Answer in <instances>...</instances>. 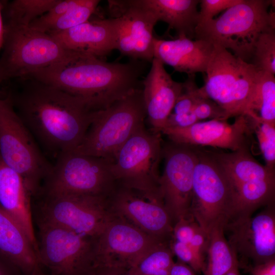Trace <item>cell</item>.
Here are the masks:
<instances>
[{
  "label": "cell",
  "mask_w": 275,
  "mask_h": 275,
  "mask_svg": "<svg viewBox=\"0 0 275 275\" xmlns=\"http://www.w3.org/2000/svg\"><path fill=\"white\" fill-rule=\"evenodd\" d=\"M254 112L263 121L275 123V77L259 71V79L253 101Z\"/></svg>",
  "instance_id": "obj_29"
},
{
  "label": "cell",
  "mask_w": 275,
  "mask_h": 275,
  "mask_svg": "<svg viewBox=\"0 0 275 275\" xmlns=\"http://www.w3.org/2000/svg\"><path fill=\"white\" fill-rule=\"evenodd\" d=\"M179 35L191 39L198 21L199 0H134Z\"/></svg>",
  "instance_id": "obj_24"
},
{
  "label": "cell",
  "mask_w": 275,
  "mask_h": 275,
  "mask_svg": "<svg viewBox=\"0 0 275 275\" xmlns=\"http://www.w3.org/2000/svg\"><path fill=\"white\" fill-rule=\"evenodd\" d=\"M19 271L0 252V275H17Z\"/></svg>",
  "instance_id": "obj_43"
},
{
  "label": "cell",
  "mask_w": 275,
  "mask_h": 275,
  "mask_svg": "<svg viewBox=\"0 0 275 275\" xmlns=\"http://www.w3.org/2000/svg\"><path fill=\"white\" fill-rule=\"evenodd\" d=\"M79 2V0H60L49 11L32 22L29 26L34 30L46 33L56 21L76 6Z\"/></svg>",
  "instance_id": "obj_34"
},
{
  "label": "cell",
  "mask_w": 275,
  "mask_h": 275,
  "mask_svg": "<svg viewBox=\"0 0 275 275\" xmlns=\"http://www.w3.org/2000/svg\"><path fill=\"white\" fill-rule=\"evenodd\" d=\"M203 97L195 82V75H188L183 82L182 89L171 113L182 114L192 111L198 101Z\"/></svg>",
  "instance_id": "obj_33"
},
{
  "label": "cell",
  "mask_w": 275,
  "mask_h": 275,
  "mask_svg": "<svg viewBox=\"0 0 275 275\" xmlns=\"http://www.w3.org/2000/svg\"><path fill=\"white\" fill-rule=\"evenodd\" d=\"M17 79L19 89L6 96L41 149L56 158L78 147L99 111L81 97L33 78Z\"/></svg>",
  "instance_id": "obj_1"
},
{
  "label": "cell",
  "mask_w": 275,
  "mask_h": 275,
  "mask_svg": "<svg viewBox=\"0 0 275 275\" xmlns=\"http://www.w3.org/2000/svg\"><path fill=\"white\" fill-rule=\"evenodd\" d=\"M2 10V5L0 3V50L2 48L4 34V22Z\"/></svg>",
  "instance_id": "obj_45"
},
{
  "label": "cell",
  "mask_w": 275,
  "mask_h": 275,
  "mask_svg": "<svg viewBox=\"0 0 275 275\" xmlns=\"http://www.w3.org/2000/svg\"><path fill=\"white\" fill-rule=\"evenodd\" d=\"M162 147L160 132L147 129L145 124L141 126L122 146L113 162L112 172L117 184L149 200L163 202L159 173Z\"/></svg>",
  "instance_id": "obj_7"
},
{
  "label": "cell",
  "mask_w": 275,
  "mask_h": 275,
  "mask_svg": "<svg viewBox=\"0 0 275 275\" xmlns=\"http://www.w3.org/2000/svg\"><path fill=\"white\" fill-rule=\"evenodd\" d=\"M38 259L48 275H95V238L38 222Z\"/></svg>",
  "instance_id": "obj_11"
},
{
  "label": "cell",
  "mask_w": 275,
  "mask_h": 275,
  "mask_svg": "<svg viewBox=\"0 0 275 275\" xmlns=\"http://www.w3.org/2000/svg\"><path fill=\"white\" fill-rule=\"evenodd\" d=\"M107 202L114 215L147 235L163 242L172 240L174 223L163 202L149 200L117 184Z\"/></svg>",
  "instance_id": "obj_16"
},
{
  "label": "cell",
  "mask_w": 275,
  "mask_h": 275,
  "mask_svg": "<svg viewBox=\"0 0 275 275\" xmlns=\"http://www.w3.org/2000/svg\"><path fill=\"white\" fill-rule=\"evenodd\" d=\"M60 0H14L5 9L4 24L17 26H29Z\"/></svg>",
  "instance_id": "obj_27"
},
{
  "label": "cell",
  "mask_w": 275,
  "mask_h": 275,
  "mask_svg": "<svg viewBox=\"0 0 275 275\" xmlns=\"http://www.w3.org/2000/svg\"><path fill=\"white\" fill-rule=\"evenodd\" d=\"M0 155L22 177L32 197L39 193L51 164L16 112L7 96H0Z\"/></svg>",
  "instance_id": "obj_8"
},
{
  "label": "cell",
  "mask_w": 275,
  "mask_h": 275,
  "mask_svg": "<svg viewBox=\"0 0 275 275\" xmlns=\"http://www.w3.org/2000/svg\"><path fill=\"white\" fill-rule=\"evenodd\" d=\"M151 63L142 81L143 98L151 129L161 133L181 93L183 82L173 80L158 59L154 58Z\"/></svg>",
  "instance_id": "obj_19"
},
{
  "label": "cell",
  "mask_w": 275,
  "mask_h": 275,
  "mask_svg": "<svg viewBox=\"0 0 275 275\" xmlns=\"http://www.w3.org/2000/svg\"><path fill=\"white\" fill-rule=\"evenodd\" d=\"M272 1L241 0L216 18L197 25L195 37L230 50L251 63L259 36L275 29V15L268 8Z\"/></svg>",
  "instance_id": "obj_3"
},
{
  "label": "cell",
  "mask_w": 275,
  "mask_h": 275,
  "mask_svg": "<svg viewBox=\"0 0 275 275\" xmlns=\"http://www.w3.org/2000/svg\"><path fill=\"white\" fill-rule=\"evenodd\" d=\"M145 61H104L85 54L76 59L41 69L28 77L89 101L104 109L140 87Z\"/></svg>",
  "instance_id": "obj_2"
},
{
  "label": "cell",
  "mask_w": 275,
  "mask_h": 275,
  "mask_svg": "<svg viewBox=\"0 0 275 275\" xmlns=\"http://www.w3.org/2000/svg\"><path fill=\"white\" fill-rule=\"evenodd\" d=\"M254 132L251 118L236 117L233 123L227 120L212 119L200 121L185 128H167L161 133L170 141L192 146H211L236 151L250 150Z\"/></svg>",
  "instance_id": "obj_17"
},
{
  "label": "cell",
  "mask_w": 275,
  "mask_h": 275,
  "mask_svg": "<svg viewBox=\"0 0 275 275\" xmlns=\"http://www.w3.org/2000/svg\"><path fill=\"white\" fill-rule=\"evenodd\" d=\"M162 157L164 169L160 176V190L174 225L191 214L193 174L198 149L170 141L162 145Z\"/></svg>",
  "instance_id": "obj_13"
},
{
  "label": "cell",
  "mask_w": 275,
  "mask_h": 275,
  "mask_svg": "<svg viewBox=\"0 0 275 275\" xmlns=\"http://www.w3.org/2000/svg\"><path fill=\"white\" fill-rule=\"evenodd\" d=\"M192 111L199 121L206 119L227 120L226 112L214 101L204 97L196 103Z\"/></svg>",
  "instance_id": "obj_37"
},
{
  "label": "cell",
  "mask_w": 275,
  "mask_h": 275,
  "mask_svg": "<svg viewBox=\"0 0 275 275\" xmlns=\"http://www.w3.org/2000/svg\"><path fill=\"white\" fill-rule=\"evenodd\" d=\"M258 71L275 74V31L263 32L255 44L251 62Z\"/></svg>",
  "instance_id": "obj_31"
},
{
  "label": "cell",
  "mask_w": 275,
  "mask_h": 275,
  "mask_svg": "<svg viewBox=\"0 0 275 275\" xmlns=\"http://www.w3.org/2000/svg\"><path fill=\"white\" fill-rule=\"evenodd\" d=\"M0 252L20 272L31 275L40 265L37 253L18 223L0 205Z\"/></svg>",
  "instance_id": "obj_23"
},
{
  "label": "cell",
  "mask_w": 275,
  "mask_h": 275,
  "mask_svg": "<svg viewBox=\"0 0 275 275\" xmlns=\"http://www.w3.org/2000/svg\"><path fill=\"white\" fill-rule=\"evenodd\" d=\"M147 117L142 88L99 111L80 145L73 151L114 161L124 144Z\"/></svg>",
  "instance_id": "obj_6"
},
{
  "label": "cell",
  "mask_w": 275,
  "mask_h": 275,
  "mask_svg": "<svg viewBox=\"0 0 275 275\" xmlns=\"http://www.w3.org/2000/svg\"><path fill=\"white\" fill-rule=\"evenodd\" d=\"M208 243V233L199 226L188 244L199 257L205 260Z\"/></svg>",
  "instance_id": "obj_39"
},
{
  "label": "cell",
  "mask_w": 275,
  "mask_h": 275,
  "mask_svg": "<svg viewBox=\"0 0 275 275\" xmlns=\"http://www.w3.org/2000/svg\"><path fill=\"white\" fill-rule=\"evenodd\" d=\"M100 2L98 0H79L76 6L56 21L46 33L49 35L59 33L86 22L95 12Z\"/></svg>",
  "instance_id": "obj_30"
},
{
  "label": "cell",
  "mask_w": 275,
  "mask_h": 275,
  "mask_svg": "<svg viewBox=\"0 0 275 275\" xmlns=\"http://www.w3.org/2000/svg\"><path fill=\"white\" fill-rule=\"evenodd\" d=\"M66 48L97 58L116 49L115 18L90 21L65 31L50 35Z\"/></svg>",
  "instance_id": "obj_21"
},
{
  "label": "cell",
  "mask_w": 275,
  "mask_h": 275,
  "mask_svg": "<svg viewBox=\"0 0 275 275\" xmlns=\"http://www.w3.org/2000/svg\"><path fill=\"white\" fill-rule=\"evenodd\" d=\"M31 275H48L43 271L40 265H38L33 271Z\"/></svg>",
  "instance_id": "obj_47"
},
{
  "label": "cell",
  "mask_w": 275,
  "mask_h": 275,
  "mask_svg": "<svg viewBox=\"0 0 275 275\" xmlns=\"http://www.w3.org/2000/svg\"><path fill=\"white\" fill-rule=\"evenodd\" d=\"M199 226L191 213L180 219L174 224L172 239L188 244Z\"/></svg>",
  "instance_id": "obj_38"
},
{
  "label": "cell",
  "mask_w": 275,
  "mask_h": 275,
  "mask_svg": "<svg viewBox=\"0 0 275 275\" xmlns=\"http://www.w3.org/2000/svg\"><path fill=\"white\" fill-rule=\"evenodd\" d=\"M159 241L123 218L115 215L95 237L97 269L128 270ZM170 243V242H167Z\"/></svg>",
  "instance_id": "obj_14"
},
{
  "label": "cell",
  "mask_w": 275,
  "mask_h": 275,
  "mask_svg": "<svg viewBox=\"0 0 275 275\" xmlns=\"http://www.w3.org/2000/svg\"><path fill=\"white\" fill-rule=\"evenodd\" d=\"M170 275H195V271L188 265L178 260L172 267Z\"/></svg>",
  "instance_id": "obj_42"
},
{
  "label": "cell",
  "mask_w": 275,
  "mask_h": 275,
  "mask_svg": "<svg viewBox=\"0 0 275 275\" xmlns=\"http://www.w3.org/2000/svg\"><path fill=\"white\" fill-rule=\"evenodd\" d=\"M229 233L228 241L237 257L252 260L254 264L275 259L274 204L254 216H237L224 227Z\"/></svg>",
  "instance_id": "obj_18"
},
{
  "label": "cell",
  "mask_w": 275,
  "mask_h": 275,
  "mask_svg": "<svg viewBox=\"0 0 275 275\" xmlns=\"http://www.w3.org/2000/svg\"><path fill=\"white\" fill-rule=\"evenodd\" d=\"M251 118L254 132L257 135L260 148L266 163L265 166L274 170L275 123L261 120L259 117H251Z\"/></svg>",
  "instance_id": "obj_32"
},
{
  "label": "cell",
  "mask_w": 275,
  "mask_h": 275,
  "mask_svg": "<svg viewBox=\"0 0 275 275\" xmlns=\"http://www.w3.org/2000/svg\"><path fill=\"white\" fill-rule=\"evenodd\" d=\"M32 197L22 177L6 163L0 155V205L20 226L38 253Z\"/></svg>",
  "instance_id": "obj_22"
},
{
  "label": "cell",
  "mask_w": 275,
  "mask_h": 275,
  "mask_svg": "<svg viewBox=\"0 0 275 275\" xmlns=\"http://www.w3.org/2000/svg\"><path fill=\"white\" fill-rule=\"evenodd\" d=\"M200 121L193 111L182 114L171 113L167 120L164 128H185L190 126Z\"/></svg>",
  "instance_id": "obj_40"
},
{
  "label": "cell",
  "mask_w": 275,
  "mask_h": 275,
  "mask_svg": "<svg viewBox=\"0 0 275 275\" xmlns=\"http://www.w3.org/2000/svg\"><path fill=\"white\" fill-rule=\"evenodd\" d=\"M38 222L58 226L91 237H97L115 217L107 198L75 194L37 197Z\"/></svg>",
  "instance_id": "obj_12"
},
{
  "label": "cell",
  "mask_w": 275,
  "mask_h": 275,
  "mask_svg": "<svg viewBox=\"0 0 275 275\" xmlns=\"http://www.w3.org/2000/svg\"><path fill=\"white\" fill-rule=\"evenodd\" d=\"M213 50L214 45L210 42L193 40L185 35L171 40L154 39V58L188 75L205 73Z\"/></svg>",
  "instance_id": "obj_20"
},
{
  "label": "cell",
  "mask_w": 275,
  "mask_h": 275,
  "mask_svg": "<svg viewBox=\"0 0 275 275\" xmlns=\"http://www.w3.org/2000/svg\"><path fill=\"white\" fill-rule=\"evenodd\" d=\"M170 245L174 255L179 260L188 265L195 272H204L206 267L205 260L199 257L188 244L172 239Z\"/></svg>",
  "instance_id": "obj_35"
},
{
  "label": "cell",
  "mask_w": 275,
  "mask_h": 275,
  "mask_svg": "<svg viewBox=\"0 0 275 275\" xmlns=\"http://www.w3.org/2000/svg\"><path fill=\"white\" fill-rule=\"evenodd\" d=\"M211 153L225 172L234 191L243 184L275 178L274 170L258 162L250 150Z\"/></svg>",
  "instance_id": "obj_25"
},
{
  "label": "cell",
  "mask_w": 275,
  "mask_h": 275,
  "mask_svg": "<svg viewBox=\"0 0 275 275\" xmlns=\"http://www.w3.org/2000/svg\"><path fill=\"white\" fill-rule=\"evenodd\" d=\"M239 263L235 265L231 269L224 275H240L239 271Z\"/></svg>",
  "instance_id": "obj_46"
},
{
  "label": "cell",
  "mask_w": 275,
  "mask_h": 275,
  "mask_svg": "<svg viewBox=\"0 0 275 275\" xmlns=\"http://www.w3.org/2000/svg\"><path fill=\"white\" fill-rule=\"evenodd\" d=\"M224 227L223 224H216L208 232L205 275H224L238 263L236 254L225 235Z\"/></svg>",
  "instance_id": "obj_26"
},
{
  "label": "cell",
  "mask_w": 275,
  "mask_h": 275,
  "mask_svg": "<svg viewBox=\"0 0 275 275\" xmlns=\"http://www.w3.org/2000/svg\"><path fill=\"white\" fill-rule=\"evenodd\" d=\"M2 48L0 83L88 54L67 49L52 36L29 26L5 24Z\"/></svg>",
  "instance_id": "obj_5"
},
{
  "label": "cell",
  "mask_w": 275,
  "mask_h": 275,
  "mask_svg": "<svg viewBox=\"0 0 275 275\" xmlns=\"http://www.w3.org/2000/svg\"><path fill=\"white\" fill-rule=\"evenodd\" d=\"M206 70L205 84L199 88L201 96L219 105L229 118L257 116L253 109L259 71L251 63L218 45Z\"/></svg>",
  "instance_id": "obj_4"
},
{
  "label": "cell",
  "mask_w": 275,
  "mask_h": 275,
  "mask_svg": "<svg viewBox=\"0 0 275 275\" xmlns=\"http://www.w3.org/2000/svg\"><path fill=\"white\" fill-rule=\"evenodd\" d=\"M190 212L208 233L216 224L225 226L236 213L235 193L225 172L211 153L199 150L193 174Z\"/></svg>",
  "instance_id": "obj_10"
},
{
  "label": "cell",
  "mask_w": 275,
  "mask_h": 275,
  "mask_svg": "<svg viewBox=\"0 0 275 275\" xmlns=\"http://www.w3.org/2000/svg\"><path fill=\"white\" fill-rule=\"evenodd\" d=\"M241 0H202L200 1L198 25L213 19L219 12L239 3Z\"/></svg>",
  "instance_id": "obj_36"
},
{
  "label": "cell",
  "mask_w": 275,
  "mask_h": 275,
  "mask_svg": "<svg viewBox=\"0 0 275 275\" xmlns=\"http://www.w3.org/2000/svg\"><path fill=\"white\" fill-rule=\"evenodd\" d=\"M95 275H132L127 270L101 267L96 270Z\"/></svg>",
  "instance_id": "obj_44"
},
{
  "label": "cell",
  "mask_w": 275,
  "mask_h": 275,
  "mask_svg": "<svg viewBox=\"0 0 275 275\" xmlns=\"http://www.w3.org/2000/svg\"><path fill=\"white\" fill-rule=\"evenodd\" d=\"M251 275H275V259L248 267Z\"/></svg>",
  "instance_id": "obj_41"
},
{
  "label": "cell",
  "mask_w": 275,
  "mask_h": 275,
  "mask_svg": "<svg viewBox=\"0 0 275 275\" xmlns=\"http://www.w3.org/2000/svg\"><path fill=\"white\" fill-rule=\"evenodd\" d=\"M108 3L112 17L116 20V49L132 60L151 63L156 18L134 0L108 1Z\"/></svg>",
  "instance_id": "obj_15"
},
{
  "label": "cell",
  "mask_w": 275,
  "mask_h": 275,
  "mask_svg": "<svg viewBox=\"0 0 275 275\" xmlns=\"http://www.w3.org/2000/svg\"><path fill=\"white\" fill-rule=\"evenodd\" d=\"M113 161L69 151L59 154L36 196L75 194L107 198L117 183Z\"/></svg>",
  "instance_id": "obj_9"
},
{
  "label": "cell",
  "mask_w": 275,
  "mask_h": 275,
  "mask_svg": "<svg viewBox=\"0 0 275 275\" xmlns=\"http://www.w3.org/2000/svg\"><path fill=\"white\" fill-rule=\"evenodd\" d=\"M170 243L156 245L127 271L132 275H170L175 263Z\"/></svg>",
  "instance_id": "obj_28"
}]
</instances>
